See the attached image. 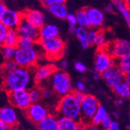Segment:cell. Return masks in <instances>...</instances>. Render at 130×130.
Masks as SVG:
<instances>
[{"mask_svg":"<svg viewBox=\"0 0 130 130\" xmlns=\"http://www.w3.org/2000/svg\"><path fill=\"white\" fill-rule=\"evenodd\" d=\"M34 84L35 82L32 71L28 68L19 66L13 72L6 74L3 87L8 93L22 89L30 90L33 87Z\"/></svg>","mask_w":130,"mask_h":130,"instance_id":"6da1fadb","label":"cell"},{"mask_svg":"<svg viewBox=\"0 0 130 130\" xmlns=\"http://www.w3.org/2000/svg\"><path fill=\"white\" fill-rule=\"evenodd\" d=\"M56 111L59 116L78 122L81 121V103L72 93L60 98Z\"/></svg>","mask_w":130,"mask_h":130,"instance_id":"7a4b0ae2","label":"cell"},{"mask_svg":"<svg viewBox=\"0 0 130 130\" xmlns=\"http://www.w3.org/2000/svg\"><path fill=\"white\" fill-rule=\"evenodd\" d=\"M38 44L44 56L51 61L60 60L64 55L66 43L59 37L40 39Z\"/></svg>","mask_w":130,"mask_h":130,"instance_id":"3957f363","label":"cell"},{"mask_svg":"<svg viewBox=\"0 0 130 130\" xmlns=\"http://www.w3.org/2000/svg\"><path fill=\"white\" fill-rule=\"evenodd\" d=\"M51 87L58 98L64 97L73 91L72 81L66 71L56 69L50 78Z\"/></svg>","mask_w":130,"mask_h":130,"instance_id":"277c9868","label":"cell"},{"mask_svg":"<svg viewBox=\"0 0 130 130\" xmlns=\"http://www.w3.org/2000/svg\"><path fill=\"white\" fill-rule=\"evenodd\" d=\"M41 52H42L41 48L40 50L38 49L36 45L30 48H17L13 59L20 67L30 69L36 66L39 58L41 57Z\"/></svg>","mask_w":130,"mask_h":130,"instance_id":"5b68a950","label":"cell"},{"mask_svg":"<svg viewBox=\"0 0 130 130\" xmlns=\"http://www.w3.org/2000/svg\"><path fill=\"white\" fill-rule=\"evenodd\" d=\"M101 106L99 100L92 94H86L81 102V122L87 125L91 122L93 115Z\"/></svg>","mask_w":130,"mask_h":130,"instance_id":"8992f818","label":"cell"},{"mask_svg":"<svg viewBox=\"0 0 130 130\" xmlns=\"http://www.w3.org/2000/svg\"><path fill=\"white\" fill-rule=\"evenodd\" d=\"M7 97L9 104L20 110L25 111L32 104L29 95V90L22 89L10 91L7 93Z\"/></svg>","mask_w":130,"mask_h":130,"instance_id":"52a82bcc","label":"cell"},{"mask_svg":"<svg viewBox=\"0 0 130 130\" xmlns=\"http://www.w3.org/2000/svg\"><path fill=\"white\" fill-rule=\"evenodd\" d=\"M116 59L106 48H98L94 59V69L103 73L108 69L115 66Z\"/></svg>","mask_w":130,"mask_h":130,"instance_id":"ba28073f","label":"cell"},{"mask_svg":"<svg viewBox=\"0 0 130 130\" xmlns=\"http://www.w3.org/2000/svg\"><path fill=\"white\" fill-rule=\"evenodd\" d=\"M105 48L115 59H119L130 54V41L125 39H116L107 44Z\"/></svg>","mask_w":130,"mask_h":130,"instance_id":"9c48e42d","label":"cell"},{"mask_svg":"<svg viewBox=\"0 0 130 130\" xmlns=\"http://www.w3.org/2000/svg\"><path fill=\"white\" fill-rule=\"evenodd\" d=\"M25 115L31 122L37 125L50 113L44 105L40 103H32L25 110Z\"/></svg>","mask_w":130,"mask_h":130,"instance_id":"30bf717a","label":"cell"},{"mask_svg":"<svg viewBox=\"0 0 130 130\" xmlns=\"http://www.w3.org/2000/svg\"><path fill=\"white\" fill-rule=\"evenodd\" d=\"M125 74L116 65L108 69L102 73V79L108 87L113 88L124 81Z\"/></svg>","mask_w":130,"mask_h":130,"instance_id":"8fae6325","label":"cell"},{"mask_svg":"<svg viewBox=\"0 0 130 130\" xmlns=\"http://www.w3.org/2000/svg\"><path fill=\"white\" fill-rule=\"evenodd\" d=\"M20 38H27L38 42L40 40V29L31 25L23 18L20 25L17 28Z\"/></svg>","mask_w":130,"mask_h":130,"instance_id":"7c38bea8","label":"cell"},{"mask_svg":"<svg viewBox=\"0 0 130 130\" xmlns=\"http://www.w3.org/2000/svg\"><path fill=\"white\" fill-rule=\"evenodd\" d=\"M22 13L23 18L35 27L40 29L45 24V16L40 10L28 9L24 11Z\"/></svg>","mask_w":130,"mask_h":130,"instance_id":"4fadbf2b","label":"cell"},{"mask_svg":"<svg viewBox=\"0 0 130 130\" xmlns=\"http://www.w3.org/2000/svg\"><path fill=\"white\" fill-rule=\"evenodd\" d=\"M56 69H57L54 65H44L36 67L33 73L35 84H40L50 79Z\"/></svg>","mask_w":130,"mask_h":130,"instance_id":"5bb4252c","label":"cell"},{"mask_svg":"<svg viewBox=\"0 0 130 130\" xmlns=\"http://www.w3.org/2000/svg\"><path fill=\"white\" fill-rule=\"evenodd\" d=\"M0 119L8 127L16 125L18 122V115L16 108L11 104L0 108Z\"/></svg>","mask_w":130,"mask_h":130,"instance_id":"9a60e30c","label":"cell"},{"mask_svg":"<svg viewBox=\"0 0 130 130\" xmlns=\"http://www.w3.org/2000/svg\"><path fill=\"white\" fill-rule=\"evenodd\" d=\"M23 20V13L13 9H7L1 22L9 29H17Z\"/></svg>","mask_w":130,"mask_h":130,"instance_id":"2e32d148","label":"cell"},{"mask_svg":"<svg viewBox=\"0 0 130 130\" xmlns=\"http://www.w3.org/2000/svg\"><path fill=\"white\" fill-rule=\"evenodd\" d=\"M90 26L92 28H101L104 22V14L99 9L94 7L86 8Z\"/></svg>","mask_w":130,"mask_h":130,"instance_id":"e0dca14e","label":"cell"},{"mask_svg":"<svg viewBox=\"0 0 130 130\" xmlns=\"http://www.w3.org/2000/svg\"><path fill=\"white\" fill-rule=\"evenodd\" d=\"M111 3L130 28V7L126 4L125 0H111Z\"/></svg>","mask_w":130,"mask_h":130,"instance_id":"ac0fdd59","label":"cell"},{"mask_svg":"<svg viewBox=\"0 0 130 130\" xmlns=\"http://www.w3.org/2000/svg\"><path fill=\"white\" fill-rule=\"evenodd\" d=\"M38 130H59L58 127V118L49 115L41 122L37 124Z\"/></svg>","mask_w":130,"mask_h":130,"instance_id":"d6986e66","label":"cell"},{"mask_svg":"<svg viewBox=\"0 0 130 130\" xmlns=\"http://www.w3.org/2000/svg\"><path fill=\"white\" fill-rule=\"evenodd\" d=\"M58 35H59V29L55 24L45 23L41 28H40V39L57 38Z\"/></svg>","mask_w":130,"mask_h":130,"instance_id":"ffe728a7","label":"cell"},{"mask_svg":"<svg viewBox=\"0 0 130 130\" xmlns=\"http://www.w3.org/2000/svg\"><path fill=\"white\" fill-rule=\"evenodd\" d=\"M83 123L81 122L75 121L68 118L59 116L58 117V127L59 130H77L81 127Z\"/></svg>","mask_w":130,"mask_h":130,"instance_id":"44dd1931","label":"cell"},{"mask_svg":"<svg viewBox=\"0 0 130 130\" xmlns=\"http://www.w3.org/2000/svg\"><path fill=\"white\" fill-rule=\"evenodd\" d=\"M48 9L52 15L60 20H66L69 14L68 8L66 6V4L53 5L48 7Z\"/></svg>","mask_w":130,"mask_h":130,"instance_id":"7402d4cb","label":"cell"},{"mask_svg":"<svg viewBox=\"0 0 130 130\" xmlns=\"http://www.w3.org/2000/svg\"><path fill=\"white\" fill-rule=\"evenodd\" d=\"M19 39H20V36L17 29H9V31L2 45L17 48Z\"/></svg>","mask_w":130,"mask_h":130,"instance_id":"603a6c76","label":"cell"},{"mask_svg":"<svg viewBox=\"0 0 130 130\" xmlns=\"http://www.w3.org/2000/svg\"><path fill=\"white\" fill-rule=\"evenodd\" d=\"M113 91L122 99H130V85L124 80L112 88Z\"/></svg>","mask_w":130,"mask_h":130,"instance_id":"cb8c5ba5","label":"cell"},{"mask_svg":"<svg viewBox=\"0 0 130 130\" xmlns=\"http://www.w3.org/2000/svg\"><path fill=\"white\" fill-rule=\"evenodd\" d=\"M76 18V22H77V25L79 27H84L89 28L90 27L87 14V10L86 8L79 9L76 13H75Z\"/></svg>","mask_w":130,"mask_h":130,"instance_id":"d4e9b609","label":"cell"},{"mask_svg":"<svg viewBox=\"0 0 130 130\" xmlns=\"http://www.w3.org/2000/svg\"><path fill=\"white\" fill-rule=\"evenodd\" d=\"M115 65L121 69L124 74L130 72V54L116 59Z\"/></svg>","mask_w":130,"mask_h":130,"instance_id":"484cf974","label":"cell"},{"mask_svg":"<svg viewBox=\"0 0 130 130\" xmlns=\"http://www.w3.org/2000/svg\"><path fill=\"white\" fill-rule=\"evenodd\" d=\"M108 115V112L107 111L104 106L101 105L99 108L98 109L97 112L95 113V115H93V119L91 120V123L95 124V125H100L101 122L105 119L106 117Z\"/></svg>","mask_w":130,"mask_h":130,"instance_id":"4316f807","label":"cell"},{"mask_svg":"<svg viewBox=\"0 0 130 130\" xmlns=\"http://www.w3.org/2000/svg\"><path fill=\"white\" fill-rule=\"evenodd\" d=\"M17 48L15 47H9V46H3L2 45L0 48V53L3 55L5 61L7 60H13L16 55Z\"/></svg>","mask_w":130,"mask_h":130,"instance_id":"83f0119b","label":"cell"},{"mask_svg":"<svg viewBox=\"0 0 130 130\" xmlns=\"http://www.w3.org/2000/svg\"><path fill=\"white\" fill-rule=\"evenodd\" d=\"M29 95L32 103H40L43 99L41 87H32L29 90Z\"/></svg>","mask_w":130,"mask_h":130,"instance_id":"f1b7e54d","label":"cell"},{"mask_svg":"<svg viewBox=\"0 0 130 130\" xmlns=\"http://www.w3.org/2000/svg\"><path fill=\"white\" fill-rule=\"evenodd\" d=\"M38 44L37 41H35L33 39L27 38H20L18 41L17 48H30L35 46Z\"/></svg>","mask_w":130,"mask_h":130,"instance_id":"f546056e","label":"cell"},{"mask_svg":"<svg viewBox=\"0 0 130 130\" xmlns=\"http://www.w3.org/2000/svg\"><path fill=\"white\" fill-rule=\"evenodd\" d=\"M18 67H19V66L14 61V59L5 61L4 63L3 64V70L6 73V74L13 72V71H14Z\"/></svg>","mask_w":130,"mask_h":130,"instance_id":"4dcf8cb0","label":"cell"},{"mask_svg":"<svg viewBox=\"0 0 130 130\" xmlns=\"http://www.w3.org/2000/svg\"><path fill=\"white\" fill-rule=\"evenodd\" d=\"M87 33H88V28L77 26L75 32V35L78 38L79 41H82L87 39Z\"/></svg>","mask_w":130,"mask_h":130,"instance_id":"1f68e13d","label":"cell"},{"mask_svg":"<svg viewBox=\"0 0 130 130\" xmlns=\"http://www.w3.org/2000/svg\"><path fill=\"white\" fill-rule=\"evenodd\" d=\"M94 45H95L98 48H105L106 45H107V42H106V36L102 30H99V33L97 37V39L95 41V43H94Z\"/></svg>","mask_w":130,"mask_h":130,"instance_id":"d6a6232c","label":"cell"},{"mask_svg":"<svg viewBox=\"0 0 130 130\" xmlns=\"http://www.w3.org/2000/svg\"><path fill=\"white\" fill-rule=\"evenodd\" d=\"M99 30L98 29L95 28H90V30H88V33H87V40L89 41V43L90 44V45H93L95 43V41L97 39V37L98 35Z\"/></svg>","mask_w":130,"mask_h":130,"instance_id":"836d02e7","label":"cell"},{"mask_svg":"<svg viewBox=\"0 0 130 130\" xmlns=\"http://www.w3.org/2000/svg\"><path fill=\"white\" fill-rule=\"evenodd\" d=\"M41 90H42V97L45 100L51 99L55 94L52 87H41Z\"/></svg>","mask_w":130,"mask_h":130,"instance_id":"e575fe53","label":"cell"},{"mask_svg":"<svg viewBox=\"0 0 130 130\" xmlns=\"http://www.w3.org/2000/svg\"><path fill=\"white\" fill-rule=\"evenodd\" d=\"M9 31V28L0 21V44H3L4 39Z\"/></svg>","mask_w":130,"mask_h":130,"instance_id":"d590c367","label":"cell"},{"mask_svg":"<svg viewBox=\"0 0 130 130\" xmlns=\"http://www.w3.org/2000/svg\"><path fill=\"white\" fill-rule=\"evenodd\" d=\"M112 119H111V117L108 115L107 117L105 118V119L101 122L100 124V126H101V128L102 130H108L109 128H110V125L112 122Z\"/></svg>","mask_w":130,"mask_h":130,"instance_id":"8d00e7d4","label":"cell"},{"mask_svg":"<svg viewBox=\"0 0 130 130\" xmlns=\"http://www.w3.org/2000/svg\"><path fill=\"white\" fill-rule=\"evenodd\" d=\"M66 0H43L42 3L45 7H49L57 4H65Z\"/></svg>","mask_w":130,"mask_h":130,"instance_id":"74e56055","label":"cell"},{"mask_svg":"<svg viewBox=\"0 0 130 130\" xmlns=\"http://www.w3.org/2000/svg\"><path fill=\"white\" fill-rule=\"evenodd\" d=\"M72 93L74 95V97L81 103L83 101V100L84 99L86 94L84 93V92H82V91H79L78 90H75L72 92Z\"/></svg>","mask_w":130,"mask_h":130,"instance_id":"f35d334b","label":"cell"},{"mask_svg":"<svg viewBox=\"0 0 130 130\" xmlns=\"http://www.w3.org/2000/svg\"><path fill=\"white\" fill-rule=\"evenodd\" d=\"M74 67L79 73H85L87 71V66L81 62H76L74 65Z\"/></svg>","mask_w":130,"mask_h":130,"instance_id":"ab89813d","label":"cell"},{"mask_svg":"<svg viewBox=\"0 0 130 130\" xmlns=\"http://www.w3.org/2000/svg\"><path fill=\"white\" fill-rule=\"evenodd\" d=\"M66 20H67L69 25H74V26H76L77 25L76 15L73 14V13H69Z\"/></svg>","mask_w":130,"mask_h":130,"instance_id":"60d3db41","label":"cell"},{"mask_svg":"<svg viewBox=\"0 0 130 130\" xmlns=\"http://www.w3.org/2000/svg\"><path fill=\"white\" fill-rule=\"evenodd\" d=\"M83 130H101V128L98 125L93 124L90 122L87 125H84V126H83Z\"/></svg>","mask_w":130,"mask_h":130,"instance_id":"b9f144b4","label":"cell"},{"mask_svg":"<svg viewBox=\"0 0 130 130\" xmlns=\"http://www.w3.org/2000/svg\"><path fill=\"white\" fill-rule=\"evenodd\" d=\"M86 89H87V87L82 80H78L76 83V90H78L82 92H85Z\"/></svg>","mask_w":130,"mask_h":130,"instance_id":"7bdbcfd3","label":"cell"},{"mask_svg":"<svg viewBox=\"0 0 130 130\" xmlns=\"http://www.w3.org/2000/svg\"><path fill=\"white\" fill-rule=\"evenodd\" d=\"M69 68V62L66 59H60L59 62H58V69L66 71Z\"/></svg>","mask_w":130,"mask_h":130,"instance_id":"ee69618b","label":"cell"},{"mask_svg":"<svg viewBox=\"0 0 130 130\" xmlns=\"http://www.w3.org/2000/svg\"><path fill=\"white\" fill-rule=\"evenodd\" d=\"M115 7L114 6V5L112 4V3H110L108 4H107L104 7V11L107 13H113L115 11Z\"/></svg>","mask_w":130,"mask_h":130,"instance_id":"f6af8a7d","label":"cell"},{"mask_svg":"<svg viewBox=\"0 0 130 130\" xmlns=\"http://www.w3.org/2000/svg\"><path fill=\"white\" fill-rule=\"evenodd\" d=\"M6 9H7V8H6V4L2 1V0H0V21H1Z\"/></svg>","mask_w":130,"mask_h":130,"instance_id":"bcb514c9","label":"cell"},{"mask_svg":"<svg viewBox=\"0 0 130 130\" xmlns=\"http://www.w3.org/2000/svg\"><path fill=\"white\" fill-rule=\"evenodd\" d=\"M108 130H121L120 125L119 124V122H116V121H112Z\"/></svg>","mask_w":130,"mask_h":130,"instance_id":"7dc6e473","label":"cell"},{"mask_svg":"<svg viewBox=\"0 0 130 130\" xmlns=\"http://www.w3.org/2000/svg\"><path fill=\"white\" fill-rule=\"evenodd\" d=\"M93 77L95 80H98L101 78H102V73H101L100 72H98V71H97L96 69H94L93 72Z\"/></svg>","mask_w":130,"mask_h":130,"instance_id":"c3c4849f","label":"cell"},{"mask_svg":"<svg viewBox=\"0 0 130 130\" xmlns=\"http://www.w3.org/2000/svg\"><path fill=\"white\" fill-rule=\"evenodd\" d=\"M124 80L127 83V84H128L130 85V72H128V73H127L125 74Z\"/></svg>","mask_w":130,"mask_h":130,"instance_id":"681fc988","label":"cell"},{"mask_svg":"<svg viewBox=\"0 0 130 130\" xmlns=\"http://www.w3.org/2000/svg\"><path fill=\"white\" fill-rule=\"evenodd\" d=\"M8 129V126L0 119V130H7Z\"/></svg>","mask_w":130,"mask_h":130,"instance_id":"f907efd6","label":"cell"},{"mask_svg":"<svg viewBox=\"0 0 130 130\" xmlns=\"http://www.w3.org/2000/svg\"><path fill=\"white\" fill-rule=\"evenodd\" d=\"M76 27H77V26L69 25V32H70V33H72V34H75L76 30Z\"/></svg>","mask_w":130,"mask_h":130,"instance_id":"816d5d0a","label":"cell"},{"mask_svg":"<svg viewBox=\"0 0 130 130\" xmlns=\"http://www.w3.org/2000/svg\"><path fill=\"white\" fill-rule=\"evenodd\" d=\"M112 116L114 117V119H119V118H120V114L119 111H114L112 112Z\"/></svg>","mask_w":130,"mask_h":130,"instance_id":"f5cc1de1","label":"cell"},{"mask_svg":"<svg viewBox=\"0 0 130 130\" xmlns=\"http://www.w3.org/2000/svg\"><path fill=\"white\" fill-rule=\"evenodd\" d=\"M7 130H21V129L19 128V126L17 125H13V126L8 127Z\"/></svg>","mask_w":130,"mask_h":130,"instance_id":"db71d44e","label":"cell"},{"mask_svg":"<svg viewBox=\"0 0 130 130\" xmlns=\"http://www.w3.org/2000/svg\"><path fill=\"white\" fill-rule=\"evenodd\" d=\"M124 104V99H122V98H121V99H119V100H118V101H117V104L122 105V104Z\"/></svg>","mask_w":130,"mask_h":130,"instance_id":"11a10c76","label":"cell"},{"mask_svg":"<svg viewBox=\"0 0 130 130\" xmlns=\"http://www.w3.org/2000/svg\"><path fill=\"white\" fill-rule=\"evenodd\" d=\"M125 2L126 3V4H127L128 6H130V0H125Z\"/></svg>","mask_w":130,"mask_h":130,"instance_id":"9f6ffc18","label":"cell"},{"mask_svg":"<svg viewBox=\"0 0 130 130\" xmlns=\"http://www.w3.org/2000/svg\"><path fill=\"white\" fill-rule=\"evenodd\" d=\"M126 128H127L128 130H130V125H126Z\"/></svg>","mask_w":130,"mask_h":130,"instance_id":"6f0895ef","label":"cell"},{"mask_svg":"<svg viewBox=\"0 0 130 130\" xmlns=\"http://www.w3.org/2000/svg\"><path fill=\"white\" fill-rule=\"evenodd\" d=\"M83 126H84V124H83V125H81V127H80V128H79L77 130H83Z\"/></svg>","mask_w":130,"mask_h":130,"instance_id":"680465c9","label":"cell"},{"mask_svg":"<svg viewBox=\"0 0 130 130\" xmlns=\"http://www.w3.org/2000/svg\"><path fill=\"white\" fill-rule=\"evenodd\" d=\"M26 130H33V129H31V128H27Z\"/></svg>","mask_w":130,"mask_h":130,"instance_id":"91938a15","label":"cell"},{"mask_svg":"<svg viewBox=\"0 0 130 130\" xmlns=\"http://www.w3.org/2000/svg\"><path fill=\"white\" fill-rule=\"evenodd\" d=\"M129 119H130V111H129Z\"/></svg>","mask_w":130,"mask_h":130,"instance_id":"94428289","label":"cell"},{"mask_svg":"<svg viewBox=\"0 0 130 130\" xmlns=\"http://www.w3.org/2000/svg\"><path fill=\"white\" fill-rule=\"evenodd\" d=\"M0 48H1V44H0Z\"/></svg>","mask_w":130,"mask_h":130,"instance_id":"6125c7cd","label":"cell"},{"mask_svg":"<svg viewBox=\"0 0 130 130\" xmlns=\"http://www.w3.org/2000/svg\"><path fill=\"white\" fill-rule=\"evenodd\" d=\"M41 1H43V0H41Z\"/></svg>","mask_w":130,"mask_h":130,"instance_id":"be15d7a7","label":"cell"}]
</instances>
